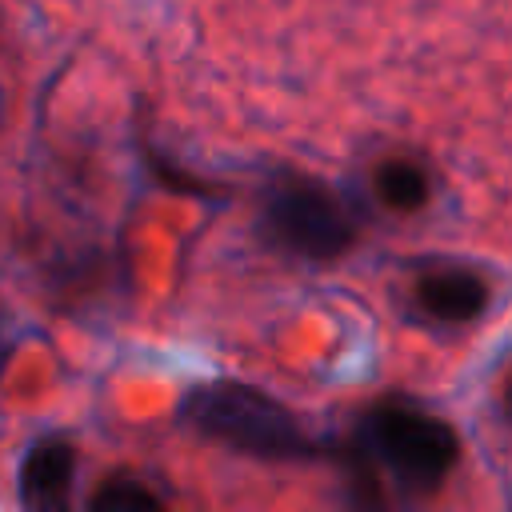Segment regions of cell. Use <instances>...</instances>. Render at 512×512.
Returning a JSON list of instances; mask_svg holds the SVG:
<instances>
[{
    "instance_id": "277c9868",
    "label": "cell",
    "mask_w": 512,
    "mask_h": 512,
    "mask_svg": "<svg viewBox=\"0 0 512 512\" xmlns=\"http://www.w3.org/2000/svg\"><path fill=\"white\" fill-rule=\"evenodd\" d=\"M416 308L432 324H472L492 308V280L468 264H432L412 284Z\"/></svg>"
},
{
    "instance_id": "ba28073f",
    "label": "cell",
    "mask_w": 512,
    "mask_h": 512,
    "mask_svg": "<svg viewBox=\"0 0 512 512\" xmlns=\"http://www.w3.org/2000/svg\"><path fill=\"white\" fill-rule=\"evenodd\" d=\"M500 416H504V424L512 428V372H508V380H504V388H500Z\"/></svg>"
},
{
    "instance_id": "7a4b0ae2",
    "label": "cell",
    "mask_w": 512,
    "mask_h": 512,
    "mask_svg": "<svg viewBox=\"0 0 512 512\" xmlns=\"http://www.w3.org/2000/svg\"><path fill=\"white\" fill-rule=\"evenodd\" d=\"M180 424L204 440H216L256 460L320 456V444L276 396L240 380H212V384L188 388L180 400Z\"/></svg>"
},
{
    "instance_id": "52a82bcc",
    "label": "cell",
    "mask_w": 512,
    "mask_h": 512,
    "mask_svg": "<svg viewBox=\"0 0 512 512\" xmlns=\"http://www.w3.org/2000/svg\"><path fill=\"white\" fill-rule=\"evenodd\" d=\"M88 512H164V508H160V496L136 476H108L96 488Z\"/></svg>"
},
{
    "instance_id": "5b68a950",
    "label": "cell",
    "mask_w": 512,
    "mask_h": 512,
    "mask_svg": "<svg viewBox=\"0 0 512 512\" xmlns=\"http://www.w3.org/2000/svg\"><path fill=\"white\" fill-rule=\"evenodd\" d=\"M76 448L64 436H44L24 452L16 496L20 512H72Z\"/></svg>"
},
{
    "instance_id": "8992f818",
    "label": "cell",
    "mask_w": 512,
    "mask_h": 512,
    "mask_svg": "<svg viewBox=\"0 0 512 512\" xmlns=\"http://www.w3.org/2000/svg\"><path fill=\"white\" fill-rule=\"evenodd\" d=\"M372 188H376L380 204H388L392 212H420L432 196V176L412 156H388L376 164Z\"/></svg>"
},
{
    "instance_id": "3957f363",
    "label": "cell",
    "mask_w": 512,
    "mask_h": 512,
    "mask_svg": "<svg viewBox=\"0 0 512 512\" xmlns=\"http://www.w3.org/2000/svg\"><path fill=\"white\" fill-rule=\"evenodd\" d=\"M260 232L300 260H336L356 244V216L316 176L284 172L264 188Z\"/></svg>"
},
{
    "instance_id": "6da1fadb",
    "label": "cell",
    "mask_w": 512,
    "mask_h": 512,
    "mask_svg": "<svg viewBox=\"0 0 512 512\" xmlns=\"http://www.w3.org/2000/svg\"><path fill=\"white\" fill-rule=\"evenodd\" d=\"M460 464L456 428L408 396L368 404L340 448L348 512H396L444 488Z\"/></svg>"
}]
</instances>
